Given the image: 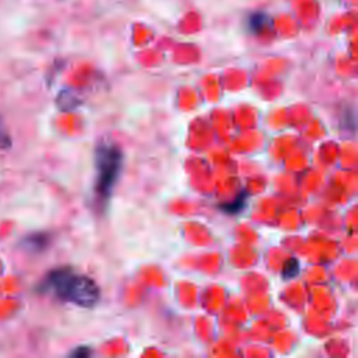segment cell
<instances>
[{"mask_svg":"<svg viewBox=\"0 0 358 358\" xmlns=\"http://www.w3.org/2000/svg\"><path fill=\"white\" fill-rule=\"evenodd\" d=\"M48 287L63 301L81 308H92L101 296L96 282L71 268H56L46 278Z\"/></svg>","mask_w":358,"mask_h":358,"instance_id":"1","label":"cell"},{"mask_svg":"<svg viewBox=\"0 0 358 358\" xmlns=\"http://www.w3.org/2000/svg\"><path fill=\"white\" fill-rule=\"evenodd\" d=\"M123 164L120 148L112 143L101 141L95 147L94 193L98 204H106L119 179Z\"/></svg>","mask_w":358,"mask_h":358,"instance_id":"2","label":"cell"},{"mask_svg":"<svg viewBox=\"0 0 358 358\" xmlns=\"http://www.w3.org/2000/svg\"><path fill=\"white\" fill-rule=\"evenodd\" d=\"M268 22H270V15L266 14V13H253L250 17H249V28L253 31V32H262L264 31L267 27H268Z\"/></svg>","mask_w":358,"mask_h":358,"instance_id":"3","label":"cell"},{"mask_svg":"<svg viewBox=\"0 0 358 358\" xmlns=\"http://www.w3.org/2000/svg\"><path fill=\"white\" fill-rule=\"evenodd\" d=\"M245 203H246V197H245V193H241L236 200H234L232 203H227L222 206V208L228 213V214H236L239 213L243 207H245Z\"/></svg>","mask_w":358,"mask_h":358,"instance_id":"4","label":"cell"},{"mask_svg":"<svg viewBox=\"0 0 358 358\" xmlns=\"http://www.w3.org/2000/svg\"><path fill=\"white\" fill-rule=\"evenodd\" d=\"M299 273V262L296 259H291L287 262V264L282 268V277L284 278H292Z\"/></svg>","mask_w":358,"mask_h":358,"instance_id":"5","label":"cell"},{"mask_svg":"<svg viewBox=\"0 0 358 358\" xmlns=\"http://www.w3.org/2000/svg\"><path fill=\"white\" fill-rule=\"evenodd\" d=\"M11 145V140L3 119L0 117V148H8Z\"/></svg>","mask_w":358,"mask_h":358,"instance_id":"6","label":"cell"},{"mask_svg":"<svg viewBox=\"0 0 358 358\" xmlns=\"http://www.w3.org/2000/svg\"><path fill=\"white\" fill-rule=\"evenodd\" d=\"M91 354V350H88L87 347H78V348H76L70 355L71 357H87V355H90Z\"/></svg>","mask_w":358,"mask_h":358,"instance_id":"7","label":"cell"}]
</instances>
